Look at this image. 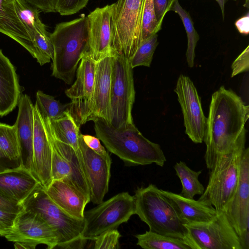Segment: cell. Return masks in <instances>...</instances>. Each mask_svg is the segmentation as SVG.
Wrapping results in <instances>:
<instances>
[{"mask_svg": "<svg viewBox=\"0 0 249 249\" xmlns=\"http://www.w3.org/2000/svg\"><path fill=\"white\" fill-rule=\"evenodd\" d=\"M24 208L37 213L56 231L57 247L65 249H82L87 242L82 238L84 219L66 213L47 196L40 185L23 204Z\"/></svg>", "mask_w": 249, "mask_h": 249, "instance_id": "6", "label": "cell"}, {"mask_svg": "<svg viewBox=\"0 0 249 249\" xmlns=\"http://www.w3.org/2000/svg\"><path fill=\"white\" fill-rule=\"evenodd\" d=\"M21 95L16 69L0 49V117L8 115L15 109Z\"/></svg>", "mask_w": 249, "mask_h": 249, "instance_id": "23", "label": "cell"}, {"mask_svg": "<svg viewBox=\"0 0 249 249\" xmlns=\"http://www.w3.org/2000/svg\"><path fill=\"white\" fill-rule=\"evenodd\" d=\"M196 249H242L239 237L224 211L210 221L185 225Z\"/></svg>", "mask_w": 249, "mask_h": 249, "instance_id": "12", "label": "cell"}, {"mask_svg": "<svg viewBox=\"0 0 249 249\" xmlns=\"http://www.w3.org/2000/svg\"><path fill=\"white\" fill-rule=\"evenodd\" d=\"M81 136L86 144L95 152L101 155H106L108 152L101 144L100 140L97 137L82 134Z\"/></svg>", "mask_w": 249, "mask_h": 249, "instance_id": "39", "label": "cell"}, {"mask_svg": "<svg viewBox=\"0 0 249 249\" xmlns=\"http://www.w3.org/2000/svg\"><path fill=\"white\" fill-rule=\"evenodd\" d=\"M121 235L117 229L107 231L97 237L94 240L95 249H116L119 248Z\"/></svg>", "mask_w": 249, "mask_h": 249, "instance_id": "34", "label": "cell"}, {"mask_svg": "<svg viewBox=\"0 0 249 249\" xmlns=\"http://www.w3.org/2000/svg\"><path fill=\"white\" fill-rule=\"evenodd\" d=\"M175 92L178 96L184 118L185 133L195 143L204 141L207 118L202 108L197 90L190 78L180 74Z\"/></svg>", "mask_w": 249, "mask_h": 249, "instance_id": "15", "label": "cell"}, {"mask_svg": "<svg viewBox=\"0 0 249 249\" xmlns=\"http://www.w3.org/2000/svg\"><path fill=\"white\" fill-rule=\"evenodd\" d=\"M160 190L173 204L185 225L208 222L217 213L215 208L207 201L199 199L196 200L180 194Z\"/></svg>", "mask_w": 249, "mask_h": 249, "instance_id": "24", "label": "cell"}, {"mask_svg": "<svg viewBox=\"0 0 249 249\" xmlns=\"http://www.w3.org/2000/svg\"><path fill=\"white\" fill-rule=\"evenodd\" d=\"M18 214L0 210V236L3 232L13 226Z\"/></svg>", "mask_w": 249, "mask_h": 249, "instance_id": "41", "label": "cell"}, {"mask_svg": "<svg viewBox=\"0 0 249 249\" xmlns=\"http://www.w3.org/2000/svg\"><path fill=\"white\" fill-rule=\"evenodd\" d=\"M44 120L52 144V179L62 180L71 185L90 199L89 187L78 154L71 145L53 136L46 120Z\"/></svg>", "mask_w": 249, "mask_h": 249, "instance_id": "13", "label": "cell"}, {"mask_svg": "<svg viewBox=\"0 0 249 249\" xmlns=\"http://www.w3.org/2000/svg\"><path fill=\"white\" fill-rule=\"evenodd\" d=\"M156 18L153 0H145L142 18V41L160 30Z\"/></svg>", "mask_w": 249, "mask_h": 249, "instance_id": "33", "label": "cell"}, {"mask_svg": "<svg viewBox=\"0 0 249 249\" xmlns=\"http://www.w3.org/2000/svg\"><path fill=\"white\" fill-rule=\"evenodd\" d=\"M137 245L144 249H192L185 240L153 232L146 231L135 235Z\"/></svg>", "mask_w": 249, "mask_h": 249, "instance_id": "27", "label": "cell"}, {"mask_svg": "<svg viewBox=\"0 0 249 249\" xmlns=\"http://www.w3.org/2000/svg\"><path fill=\"white\" fill-rule=\"evenodd\" d=\"M115 53L113 50L96 61L93 108L90 121L101 118L110 124V91Z\"/></svg>", "mask_w": 249, "mask_h": 249, "instance_id": "20", "label": "cell"}, {"mask_svg": "<svg viewBox=\"0 0 249 249\" xmlns=\"http://www.w3.org/2000/svg\"><path fill=\"white\" fill-rule=\"evenodd\" d=\"M93 122L97 137L125 165H164L166 159L160 145L144 137L134 123L116 128L103 119L97 118Z\"/></svg>", "mask_w": 249, "mask_h": 249, "instance_id": "2", "label": "cell"}, {"mask_svg": "<svg viewBox=\"0 0 249 249\" xmlns=\"http://www.w3.org/2000/svg\"><path fill=\"white\" fill-rule=\"evenodd\" d=\"M238 235L242 249H249V148L242 156L236 191L224 211Z\"/></svg>", "mask_w": 249, "mask_h": 249, "instance_id": "14", "label": "cell"}, {"mask_svg": "<svg viewBox=\"0 0 249 249\" xmlns=\"http://www.w3.org/2000/svg\"><path fill=\"white\" fill-rule=\"evenodd\" d=\"M170 11H173L178 15L184 26L188 39L186 60L189 67L192 68L194 66L195 48L199 36L194 27L190 15L181 6L178 0L174 1Z\"/></svg>", "mask_w": 249, "mask_h": 249, "instance_id": "30", "label": "cell"}, {"mask_svg": "<svg viewBox=\"0 0 249 249\" xmlns=\"http://www.w3.org/2000/svg\"><path fill=\"white\" fill-rule=\"evenodd\" d=\"M23 209V205L0 195V210L18 214Z\"/></svg>", "mask_w": 249, "mask_h": 249, "instance_id": "38", "label": "cell"}, {"mask_svg": "<svg viewBox=\"0 0 249 249\" xmlns=\"http://www.w3.org/2000/svg\"><path fill=\"white\" fill-rule=\"evenodd\" d=\"M50 38L54 50L52 75L70 85L82 58L89 53L87 17L56 24Z\"/></svg>", "mask_w": 249, "mask_h": 249, "instance_id": "4", "label": "cell"}, {"mask_svg": "<svg viewBox=\"0 0 249 249\" xmlns=\"http://www.w3.org/2000/svg\"><path fill=\"white\" fill-rule=\"evenodd\" d=\"M0 33L21 45L40 64V56L18 16L15 0H0Z\"/></svg>", "mask_w": 249, "mask_h": 249, "instance_id": "21", "label": "cell"}, {"mask_svg": "<svg viewBox=\"0 0 249 249\" xmlns=\"http://www.w3.org/2000/svg\"><path fill=\"white\" fill-rule=\"evenodd\" d=\"M145 0H117L112 24V47L129 60L142 42V18Z\"/></svg>", "mask_w": 249, "mask_h": 249, "instance_id": "8", "label": "cell"}, {"mask_svg": "<svg viewBox=\"0 0 249 249\" xmlns=\"http://www.w3.org/2000/svg\"><path fill=\"white\" fill-rule=\"evenodd\" d=\"M44 13L56 12L54 0H25Z\"/></svg>", "mask_w": 249, "mask_h": 249, "instance_id": "40", "label": "cell"}, {"mask_svg": "<svg viewBox=\"0 0 249 249\" xmlns=\"http://www.w3.org/2000/svg\"><path fill=\"white\" fill-rule=\"evenodd\" d=\"M18 105V116L14 125L22 153L24 151L26 154V166L32 171L33 159L34 105L28 95L21 94Z\"/></svg>", "mask_w": 249, "mask_h": 249, "instance_id": "25", "label": "cell"}, {"mask_svg": "<svg viewBox=\"0 0 249 249\" xmlns=\"http://www.w3.org/2000/svg\"><path fill=\"white\" fill-rule=\"evenodd\" d=\"M135 214L146 223L149 230L185 240L196 249L175 207L156 185L138 187L133 196Z\"/></svg>", "mask_w": 249, "mask_h": 249, "instance_id": "3", "label": "cell"}, {"mask_svg": "<svg viewBox=\"0 0 249 249\" xmlns=\"http://www.w3.org/2000/svg\"><path fill=\"white\" fill-rule=\"evenodd\" d=\"M246 133L247 130L231 148L216 160L210 170L207 187L199 198L208 201L217 212L224 211L236 191Z\"/></svg>", "mask_w": 249, "mask_h": 249, "instance_id": "5", "label": "cell"}, {"mask_svg": "<svg viewBox=\"0 0 249 249\" xmlns=\"http://www.w3.org/2000/svg\"><path fill=\"white\" fill-rule=\"evenodd\" d=\"M89 0H54L55 10L61 16H69L78 13L85 8Z\"/></svg>", "mask_w": 249, "mask_h": 249, "instance_id": "35", "label": "cell"}, {"mask_svg": "<svg viewBox=\"0 0 249 249\" xmlns=\"http://www.w3.org/2000/svg\"><path fill=\"white\" fill-rule=\"evenodd\" d=\"M249 68V46H248L235 59L231 65V77L243 72L248 71Z\"/></svg>", "mask_w": 249, "mask_h": 249, "instance_id": "36", "label": "cell"}, {"mask_svg": "<svg viewBox=\"0 0 249 249\" xmlns=\"http://www.w3.org/2000/svg\"><path fill=\"white\" fill-rule=\"evenodd\" d=\"M45 118L53 136L58 140L79 151L80 128L67 110L62 117L53 121Z\"/></svg>", "mask_w": 249, "mask_h": 249, "instance_id": "26", "label": "cell"}, {"mask_svg": "<svg viewBox=\"0 0 249 249\" xmlns=\"http://www.w3.org/2000/svg\"><path fill=\"white\" fill-rule=\"evenodd\" d=\"M1 236L9 241L28 244L32 249L38 244H44L52 249L58 244L55 230L37 213L24 208L17 214L13 226Z\"/></svg>", "mask_w": 249, "mask_h": 249, "instance_id": "11", "label": "cell"}, {"mask_svg": "<svg viewBox=\"0 0 249 249\" xmlns=\"http://www.w3.org/2000/svg\"><path fill=\"white\" fill-rule=\"evenodd\" d=\"M244 6L246 8H249V0H245V2L244 4Z\"/></svg>", "mask_w": 249, "mask_h": 249, "instance_id": "44", "label": "cell"}, {"mask_svg": "<svg viewBox=\"0 0 249 249\" xmlns=\"http://www.w3.org/2000/svg\"><path fill=\"white\" fill-rule=\"evenodd\" d=\"M3 158V157H2V155H1V153H0V159H1V158ZM3 168H2V167L1 166V163H0V169H3Z\"/></svg>", "mask_w": 249, "mask_h": 249, "instance_id": "45", "label": "cell"}, {"mask_svg": "<svg viewBox=\"0 0 249 249\" xmlns=\"http://www.w3.org/2000/svg\"><path fill=\"white\" fill-rule=\"evenodd\" d=\"M33 159L32 172L42 186L52 181V144L46 122L36 104L34 105Z\"/></svg>", "mask_w": 249, "mask_h": 249, "instance_id": "18", "label": "cell"}, {"mask_svg": "<svg viewBox=\"0 0 249 249\" xmlns=\"http://www.w3.org/2000/svg\"><path fill=\"white\" fill-rule=\"evenodd\" d=\"M158 44L157 34L143 40L129 60L131 68L141 66L149 67Z\"/></svg>", "mask_w": 249, "mask_h": 249, "instance_id": "32", "label": "cell"}, {"mask_svg": "<svg viewBox=\"0 0 249 249\" xmlns=\"http://www.w3.org/2000/svg\"><path fill=\"white\" fill-rule=\"evenodd\" d=\"M235 25L242 34L247 35L249 33V13L248 12L246 15L237 20Z\"/></svg>", "mask_w": 249, "mask_h": 249, "instance_id": "42", "label": "cell"}, {"mask_svg": "<svg viewBox=\"0 0 249 249\" xmlns=\"http://www.w3.org/2000/svg\"><path fill=\"white\" fill-rule=\"evenodd\" d=\"M42 116L50 121L63 117L68 110L70 103L62 104L53 96L40 90L36 93V103Z\"/></svg>", "mask_w": 249, "mask_h": 249, "instance_id": "31", "label": "cell"}, {"mask_svg": "<svg viewBox=\"0 0 249 249\" xmlns=\"http://www.w3.org/2000/svg\"><path fill=\"white\" fill-rule=\"evenodd\" d=\"M84 175L89 191L90 201L98 204L103 201L108 191L111 159L108 152L101 155L89 148L79 138V151Z\"/></svg>", "mask_w": 249, "mask_h": 249, "instance_id": "16", "label": "cell"}, {"mask_svg": "<svg viewBox=\"0 0 249 249\" xmlns=\"http://www.w3.org/2000/svg\"><path fill=\"white\" fill-rule=\"evenodd\" d=\"M0 152L3 158L10 160L21 159L22 150L14 124L0 123Z\"/></svg>", "mask_w": 249, "mask_h": 249, "instance_id": "29", "label": "cell"}, {"mask_svg": "<svg viewBox=\"0 0 249 249\" xmlns=\"http://www.w3.org/2000/svg\"><path fill=\"white\" fill-rule=\"evenodd\" d=\"M135 214L133 196L122 192L102 201L94 208L84 212V226L82 238L94 240L104 232L117 229Z\"/></svg>", "mask_w": 249, "mask_h": 249, "instance_id": "7", "label": "cell"}, {"mask_svg": "<svg viewBox=\"0 0 249 249\" xmlns=\"http://www.w3.org/2000/svg\"><path fill=\"white\" fill-rule=\"evenodd\" d=\"M41 185L22 160L16 167L0 170V195L22 205Z\"/></svg>", "mask_w": 249, "mask_h": 249, "instance_id": "19", "label": "cell"}, {"mask_svg": "<svg viewBox=\"0 0 249 249\" xmlns=\"http://www.w3.org/2000/svg\"><path fill=\"white\" fill-rule=\"evenodd\" d=\"M175 0H153L156 18L161 28L163 18Z\"/></svg>", "mask_w": 249, "mask_h": 249, "instance_id": "37", "label": "cell"}, {"mask_svg": "<svg viewBox=\"0 0 249 249\" xmlns=\"http://www.w3.org/2000/svg\"><path fill=\"white\" fill-rule=\"evenodd\" d=\"M44 189L50 198L66 213L76 218L84 219L85 208L90 199L77 188L56 179L52 180Z\"/></svg>", "mask_w": 249, "mask_h": 249, "instance_id": "22", "label": "cell"}, {"mask_svg": "<svg viewBox=\"0 0 249 249\" xmlns=\"http://www.w3.org/2000/svg\"><path fill=\"white\" fill-rule=\"evenodd\" d=\"M249 117V107L231 89L221 86L212 96L203 142L206 165L210 170L216 160L236 143Z\"/></svg>", "mask_w": 249, "mask_h": 249, "instance_id": "1", "label": "cell"}, {"mask_svg": "<svg viewBox=\"0 0 249 249\" xmlns=\"http://www.w3.org/2000/svg\"><path fill=\"white\" fill-rule=\"evenodd\" d=\"M129 60L115 53L110 91V124L123 128L133 123L132 109L135 91Z\"/></svg>", "mask_w": 249, "mask_h": 249, "instance_id": "9", "label": "cell"}, {"mask_svg": "<svg viewBox=\"0 0 249 249\" xmlns=\"http://www.w3.org/2000/svg\"><path fill=\"white\" fill-rule=\"evenodd\" d=\"M96 63L88 53L84 55L77 69L76 80L65 90L71 101L68 110L79 128L90 121L92 114Z\"/></svg>", "mask_w": 249, "mask_h": 249, "instance_id": "10", "label": "cell"}, {"mask_svg": "<svg viewBox=\"0 0 249 249\" xmlns=\"http://www.w3.org/2000/svg\"><path fill=\"white\" fill-rule=\"evenodd\" d=\"M174 168L181 183L180 195L186 198H194L195 196L201 195L203 193L204 187L198 179L201 170L194 171L182 161L176 162Z\"/></svg>", "mask_w": 249, "mask_h": 249, "instance_id": "28", "label": "cell"}, {"mask_svg": "<svg viewBox=\"0 0 249 249\" xmlns=\"http://www.w3.org/2000/svg\"><path fill=\"white\" fill-rule=\"evenodd\" d=\"M218 4H219L221 12L223 19H224L225 17V4L227 0H215Z\"/></svg>", "mask_w": 249, "mask_h": 249, "instance_id": "43", "label": "cell"}, {"mask_svg": "<svg viewBox=\"0 0 249 249\" xmlns=\"http://www.w3.org/2000/svg\"><path fill=\"white\" fill-rule=\"evenodd\" d=\"M115 3L97 8L87 17L89 53L96 61L111 53Z\"/></svg>", "mask_w": 249, "mask_h": 249, "instance_id": "17", "label": "cell"}]
</instances>
